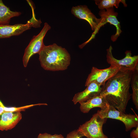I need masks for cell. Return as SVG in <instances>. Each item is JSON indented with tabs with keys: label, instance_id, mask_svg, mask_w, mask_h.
<instances>
[{
	"label": "cell",
	"instance_id": "9",
	"mask_svg": "<svg viewBox=\"0 0 138 138\" xmlns=\"http://www.w3.org/2000/svg\"><path fill=\"white\" fill-rule=\"evenodd\" d=\"M120 69L119 67L112 65H110L108 68L102 69L93 67L87 79L85 86H87L90 83L94 82L102 86L106 81L115 75Z\"/></svg>",
	"mask_w": 138,
	"mask_h": 138
},
{
	"label": "cell",
	"instance_id": "12",
	"mask_svg": "<svg viewBox=\"0 0 138 138\" xmlns=\"http://www.w3.org/2000/svg\"><path fill=\"white\" fill-rule=\"evenodd\" d=\"M20 112H6L0 115V130H10L15 127L22 119Z\"/></svg>",
	"mask_w": 138,
	"mask_h": 138
},
{
	"label": "cell",
	"instance_id": "11",
	"mask_svg": "<svg viewBox=\"0 0 138 138\" xmlns=\"http://www.w3.org/2000/svg\"><path fill=\"white\" fill-rule=\"evenodd\" d=\"M83 91L76 94L72 101L74 104L86 101L91 98L100 95L102 87L96 83H90Z\"/></svg>",
	"mask_w": 138,
	"mask_h": 138
},
{
	"label": "cell",
	"instance_id": "14",
	"mask_svg": "<svg viewBox=\"0 0 138 138\" xmlns=\"http://www.w3.org/2000/svg\"><path fill=\"white\" fill-rule=\"evenodd\" d=\"M21 14L20 12L12 11L0 0V25H9L11 19L18 16Z\"/></svg>",
	"mask_w": 138,
	"mask_h": 138
},
{
	"label": "cell",
	"instance_id": "10",
	"mask_svg": "<svg viewBox=\"0 0 138 138\" xmlns=\"http://www.w3.org/2000/svg\"><path fill=\"white\" fill-rule=\"evenodd\" d=\"M100 10L99 15L101 17V21L99 27V29L107 23L109 22L110 24L115 26L116 31L114 34L112 35L111 40L113 42L116 41L122 31L121 29L120 22L118 20L117 17L118 15L117 12L114 11L113 8Z\"/></svg>",
	"mask_w": 138,
	"mask_h": 138
},
{
	"label": "cell",
	"instance_id": "3",
	"mask_svg": "<svg viewBox=\"0 0 138 138\" xmlns=\"http://www.w3.org/2000/svg\"><path fill=\"white\" fill-rule=\"evenodd\" d=\"M107 119L101 118L96 113L90 120L80 125L77 130L86 138H108L102 130L103 125Z\"/></svg>",
	"mask_w": 138,
	"mask_h": 138
},
{
	"label": "cell",
	"instance_id": "5",
	"mask_svg": "<svg viewBox=\"0 0 138 138\" xmlns=\"http://www.w3.org/2000/svg\"><path fill=\"white\" fill-rule=\"evenodd\" d=\"M111 45L107 49V61L110 65L119 67L120 70L123 71L129 70L133 71L138 70V56H132L131 51L126 50L125 52V57L121 60H118L113 56Z\"/></svg>",
	"mask_w": 138,
	"mask_h": 138
},
{
	"label": "cell",
	"instance_id": "17",
	"mask_svg": "<svg viewBox=\"0 0 138 138\" xmlns=\"http://www.w3.org/2000/svg\"><path fill=\"white\" fill-rule=\"evenodd\" d=\"M47 105V104L46 103H39L38 104H32L19 107H7L4 105L3 103L0 101V106H2L3 108L4 112H19L25 111L26 109L32 107L36 106Z\"/></svg>",
	"mask_w": 138,
	"mask_h": 138
},
{
	"label": "cell",
	"instance_id": "21",
	"mask_svg": "<svg viewBox=\"0 0 138 138\" xmlns=\"http://www.w3.org/2000/svg\"><path fill=\"white\" fill-rule=\"evenodd\" d=\"M4 112V110L3 108L0 106V115Z\"/></svg>",
	"mask_w": 138,
	"mask_h": 138
},
{
	"label": "cell",
	"instance_id": "13",
	"mask_svg": "<svg viewBox=\"0 0 138 138\" xmlns=\"http://www.w3.org/2000/svg\"><path fill=\"white\" fill-rule=\"evenodd\" d=\"M80 104V110L84 113H88L91 109L95 107H99L101 108L100 110H104L109 106L105 98L100 95L95 96Z\"/></svg>",
	"mask_w": 138,
	"mask_h": 138
},
{
	"label": "cell",
	"instance_id": "15",
	"mask_svg": "<svg viewBox=\"0 0 138 138\" xmlns=\"http://www.w3.org/2000/svg\"><path fill=\"white\" fill-rule=\"evenodd\" d=\"M130 84L132 90L131 94L132 101L135 108L138 109V70L132 72Z\"/></svg>",
	"mask_w": 138,
	"mask_h": 138
},
{
	"label": "cell",
	"instance_id": "18",
	"mask_svg": "<svg viewBox=\"0 0 138 138\" xmlns=\"http://www.w3.org/2000/svg\"><path fill=\"white\" fill-rule=\"evenodd\" d=\"M37 138H64L61 134H55L52 135L45 133H40L38 135Z\"/></svg>",
	"mask_w": 138,
	"mask_h": 138
},
{
	"label": "cell",
	"instance_id": "7",
	"mask_svg": "<svg viewBox=\"0 0 138 138\" xmlns=\"http://www.w3.org/2000/svg\"><path fill=\"white\" fill-rule=\"evenodd\" d=\"M51 28V27L49 24L45 22L40 32L37 36H33L25 49L23 58L24 67L27 66L31 57L35 54H38L45 46L43 39L48 31Z\"/></svg>",
	"mask_w": 138,
	"mask_h": 138
},
{
	"label": "cell",
	"instance_id": "16",
	"mask_svg": "<svg viewBox=\"0 0 138 138\" xmlns=\"http://www.w3.org/2000/svg\"><path fill=\"white\" fill-rule=\"evenodd\" d=\"M95 1V4L100 10L113 8L114 6L118 8L120 3L123 4L124 7L127 6V4L124 0H96Z\"/></svg>",
	"mask_w": 138,
	"mask_h": 138
},
{
	"label": "cell",
	"instance_id": "8",
	"mask_svg": "<svg viewBox=\"0 0 138 138\" xmlns=\"http://www.w3.org/2000/svg\"><path fill=\"white\" fill-rule=\"evenodd\" d=\"M71 12L77 18L86 21L90 24L92 30L94 31L90 38L86 42L87 43L95 38V35L98 32L101 21L100 18H97L86 5L73 7Z\"/></svg>",
	"mask_w": 138,
	"mask_h": 138
},
{
	"label": "cell",
	"instance_id": "4",
	"mask_svg": "<svg viewBox=\"0 0 138 138\" xmlns=\"http://www.w3.org/2000/svg\"><path fill=\"white\" fill-rule=\"evenodd\" d=\"M97 113L102 118H111L122 121L124 124L126 131L138 126V117L136 114H126L109 105L106 109L98 110Z\"/></svg>",
	"mask_w": 138,
	"mask_h": 138
},
{
	"label": "cell",
	"instance_id": "20",
	"mask_svg": "<svg viewBox=\"0 0 138 138\" xmlns=\"http://www.w3.org/2000/svg\"><path fill=\"white\" fill-rule=\"evenodd\" d=\"M131 132L130 136L131 138H138V126Z\"/></svg>",
	"mask_w": 138,
	"mask_h": 138
},
{
	"label": "cell",
	"instance_id": "19",
	"mask_svg": "<svg viewBox=\"0 0 138 138\" xmlns=\"http://www.w3.org/2000/svg\"><path fill=\"white\" fill-rule=\"evenodd\" d=\"M82 137V135L77 130L70 132L67 134L66 138H81Z\"/></svg>",
	"mask_w": 138,
	"mask_h": 138
},
{
	"label": "cell",
	"instance_id": "6",
	"mask_svg": "<svg viewBox=\"0 0 138 138\" xmlns=\"http://www.w3.org/2000/svg\"><path fill=\"white\" fill-rule=\"evenodd\" d=\"M41 23L40 20L36 19L34 12H33L32 18L25 24H19L13 25H0V39L19 35L32 27L36 28L40 27Z\"/></svg>",
	"mask_w": 138,
	"mask_h": 138
},
{
	"label": "cell",
	"instance_id": "2",
	"mask_svg": "<svg viewBox=\"0 0 138 138\" xmlns=\"http://www.w3.org/2000/svg\"><path fill=\"white\" fill-rule=\"evenodd\" d=\"M38 54L41 66L46 70H64L70 64L71 57L68 52L55 43L45 45Z\"/></svg>",
	"mask_w": 138,
	"mask_h": 138
},
{
	"label": "cell",
	"instance_id": "1",
	"mask_svg": "<svg viewBox=\"0 0 138 138\" xmlns=\"http://www.w3.org/2000/svg\"><path fill=\"white\" fill-rule=\"evenodd\" d=\"M132 72L120 70L102 86L100 94L109 105L124 113L131 96L129 89Z\"/></svg>",
	"mask_w": 138,
	"mask_h": 138
},
{
	"label": "cell",
	"instance_id": "22",
	"mask_svg": "<svg viewBox=\"0 0 138 138\" xmlns=\"http://www.w3.org/2000/svg\"><path fill=\"white\" fill-rule=\"evenodd\" d=\"M111 138H114V137H112Z\"/></svg>",
	"mask_w": 138,
	"mask_h": 138
}]
</instances>
